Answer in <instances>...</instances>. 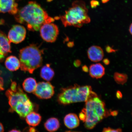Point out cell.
Listing matches in <instances>:
<instances>
[{
  "mask_svg": "<svg viewBox=\"0 0 132 132\" xmlns=\"http://www.w3.org/2000/svg\"><path fill=\"white\" fill-rule=\"evenodd\" d=\"M14 18L17 22L24 24L29 31L39 30L43 24L53 22L54 18L49 16L45 10L35 1H31L24 7L19 9Z\"/></svg>",
  "mask_w": 132,
  "mask_h": 132,
  "instance_id": "1",
  "label": "cell"
},
{
  "mask_svg": "<svg viewBox=\"0 0 132 132\" xmlns=\"http://www.w3.org/2000/svg\"><path fill=\"white\" fill-rule=\"evenodd\" d=\"M85 102L79 117L87 129H92L104 118L114 114V111L107 110L105 103L94 92Z\"/></svg>",
  "mask_w": 132,
  "mask_h": 132,
  "instance_id": "2",
  "label": "cell"
},
{
  "mask_svg": "<svg viewBox=\"0 0 132 132\" xmlns=\"http://www.w3.org/2000/svg\"><path fill=\"white\" fill-rule=\"evenodd\" d=\"M56 18L60 19L65 27L73 26L80 28L90 21L88 10L85 3L82 1H74L71 6L65 11L64 15Z\"/></svg>",
  "mask_w": 132,
  "mask_h": 132,
  "instance_id": "3",
  "label": "cell"
},
{
  "mask_svg": "<svg viewBox=\"0 0 132 132\" xmlns=\"http://www.w3.org/2000/svg\"><path fill=\"white\" fill-rule=\"evenodd\" d=\"M44 50L36 44H31L20 51L21 70L30 74L42 65Z\"/></svg>",
  "mask_w": 132,
  "mask_h": 132,
  "instance_id": "4",
  "label": "cell"
},
{
  "mask_svg": "<svg viewBox=\"0 0 132 132\" xmlns=\"http://www.w3.org/2000/svg\"><path fill=\"white\" fill-rule=\"evenodd\" d=\"M93 92L90 86H80L75 84L62 88L58 95L57 100L59 103L63 105L86 102Z\"/></svg>",
  "mask_w": 132,
  "mask_h": 132,
  "instance_id": "5",
  "label": "cell"
},
{
  "mask_svg": "<svg viewBox=\"0 0 132 132\" xmlns=\"http://www.w3.org/2000/svg\"><path fill=\"white\" fill-rule=\"evenodd\" d=\"M5 95L9 100L11 112H13L14 107L18 103L29 98L21 87L14 81L12 82L10 88L6 91Z\"/></svg>",
  "mask_w": 132,
  "mask_h": 132,
  "instance_id": "6",
  "label": "cell"
},
{
  "mask_svg": "<svg viewBox=\"0 0 132 132\" xmlns=\"http://www.w3.org/2000/svg\"><path fill=\"white\" fill-rule=\"evenodd\" d=\"M39 30L42 39L46 42L48 43L55 42L59 34L58 27L56 25L52 22L43 24Z\"/></svg>",
  "mask_w": 132,
  "mask_h": 132,
  "instance_id": "7",
  "label": "cell"
},
{
  "mask_svg": "<svg viewBox=\"0 0 132 132\" xmlns=\"http://www.w3.org/2000/svg\"><path fill=\"white\" fill-rule=\"evenodd\" d=\"M54 87L49 82H41L37 84L33 93L37 98L41 99H48L53 96Z\"/></svg>",
  "mask_w": 132,
  "mask_h": 132,
  "instance_id": "8",
  "label": "cell"
},
{
  "mask_svg": "<svg viewBox=\"0 0 132 132\" xmlns=\"http://www.w3.org/2000/svg\"><path fill=\"white\" fill-rule=\"evenodd\" d=\"M26 34V30L24 26L20 25H15L8 33V39L10 43L19 44L24 40Z\"/></svg>",
  "mask_w": 132,
  "mask_h": 132,
  "instance_id": "9",
  "label": "cell"
},
{
  "mask_svg": "<svg viewBox=\"0 0 132 132\" xmlns=\"http://www.w3.org/2000/svg\"><path fill=\"white\" fill-rule=\"evenodd\" d=\"M34 110V105L29 98L17 104L14 107L13 112H16L21 118H25Z\"/></svg>",
  "mask_w": 132,
  "mask_h": 132,
  "instance_id": "10",
  "label": "cell"
},
{
  "mask_svg": "<svg viewBox=\"0 0 132 132\" xmlns=\"http://www.w3.org/2000/svg\"><path fill=\"white\" fill-rule=\"evenodd\" d=\"M18 6L15 0H0V13H8L14 15L19 10Z\"/></svg>",
  "mask_w": 132,
  "mask_h": 132,
  "instance_id": "11",
  "label": "cell"
},
{
  "mask_svg": "<svg viewBox=\"0 0 132 132\" xmlns=\"http://www.w3.org/2000/svg\"><path fill=\"white\" fill-rule=\"evenodd\" d=\"M11 52L9 39L6 34L0 30V61L4 60L7 54Z\"/></svg>",
  "mask_w": 132,
  "mask_h": 132,
  "instance_id": "12",
  "label": "cell"
},
{
  "mask_svg": "<svg viewBox=\"0 0 132 132\" xmlns=\"http://www.w3.org/2000/svg\"><path fill=\"white\" fill-rule=\"evenodd\" d=\"M87 56L89 59L92 62H97L102 60L104 53L101 47L97 46H93L88 49Z\"/></svg>",
  "mask_w": 132,
  "mask_h": 132,
  "instance_id": "13",
  "label": "cell"
},
{
  "mask_svg": "<svg viewBox=\"0 0 132 132\" xmlns=\"http://www.w3.org/2000/svg\"><path fill=\"white\" fill-rule=\"evenodd\" d=\"M89 74L92 78L96 79L102 78L105 74L104 67L101 64H92L89 69Z\"/></svg>",
  "mask_w": 132,
  "mask_h": 132,
  "instance_id": "14",
  "label": "cell"
},
{
  "mask_svg": "<svg viewBox=\"0 0 132 132\" xmlns=\"http://www.w3.org/2000/svg\"><path fill=\"white\" fill-rule=\"evenodd\" d=\"M64 122L66 127L70 129L76 128L80 125L78 117L74 113H70L66 115L64 117Z\"/></svg>",
  "mask_w": 132,
  "mask_h": 132,
  "instance_id": "15",
  "label": "cell"
},
{
  "mask_svg": "<svg viewBox=\"0 0 132 132\" xmlns=\"http://www.w3.org/2000/svg\"><path fill=\"white\" fill-rule=\"evenodd\" d=\"M5 65L8 70L14 71L18 70L20 67V62L16 57L11 56L6 58Z\"/></svg>",
  "mask_w": 132,
  "mask_h": 132,
  "instance_id": "16",
  "label": "cell"
},
{
  "mask_svg": "<svg viewBox=\"0 0 132 132\" xmlns=\"http://www.w3.org/2000/svg\"><path fill=\"white\" fill-rule=\"evenodd\" d=\"M54 75V71L51 67L50 64H46L41 69L40 77L46 81H50L53 78Z\"/></svg>",
  "mask_w": 132,
  "mask_h": 132,
  "instance_id": "17",
  "label": "cell"
},
{
  "mask_svg": "<svg viewBox=\"0 0 132 132\" xmlns=\"http://www.w3.org/2000/svg\"><path fill=\"white\" fill-rule=\"evenodd\" d=\"M26 123L30 126L36 127L40 123L42 118L40 114L35 112H31L26 117Z\"/></svg>",
  "mask_w": 132,
  "mask_h": 132,
  "instance_id": "18",
  "label": "cell"
},
{
  "mask_svg": "<svg viewBox=\"0 0 132 132\" xmlns=\"http://www.w3.org/2000/svg\"><path fill=\"white\" fill-rule=\"evenodd\" d=\"M46 129L50 132L55 131L60 127V123L57 118H50L46 121L44 124Z\"/></svg>",
  "mask_w": 132,
  "mask_h": 132,
  "instance_id": "19",
  "label": "cell"
},
{
  "mask_svg": "<svg viewBox=\"0 0 132 132\" xmlns=\"http://www.w3.org/2000/svg\"><path fill=\"white\" fill-rule=\"evenodd\" d=\"M37 84L35 79L32 77H29L26 79L23 82V88L27 93H33L35 90Z\"/></svg>",
  "mask_w": 132,
  "mask_h": 132,
  "instance_id": "20",
  "label": "cell"
},
{
  "mask_svg": "<svg viewBox=\"0 0 132 132\" xmlns=\"http://www.w3.org/2000/svg\"><path fill=\"white\" fill-rule=\"evenodd\" d=\"M114 79L116 82L119 85H123L127 81L128 77L126 74L116 72L114 75Z\"/></svg>",
  "mask_w": 132,
  "mask_h": 132,
  "instance_id": "21",
  "label": "cell"
},
{
  "mask_svg": "<svg viewBox=\"0 0 132 132\" xmlns=\"http://www.w3.org/2000/svg\"><path fill=\"white\" fill-rule=\"evenodd\" d=\"M102 132H122V131L120 128L114 129L110 128H105L103 129Z\"/></svg>",
  "mask_w": 132,
  "mask_h": 132,
  "instance_id": "22",
  "label": "cell"
},
{
  "mask_svg": "<svg viewBox=\"0 0 132 132\" xmlns=\"http://www.w3.org/2000/svg\"><path fill=\"white\" fill-rule=\"evenodd\" d=\"M99 5V2L98 1L92 0L90 2L91 6L92 8L96 7Z\"/></svg>",
  "mask_w": 132,
  "mask_h": 132,
  "instance_id": "23",
  "label": "cell"
},
{
  "mask_svg": "<svg viewBox=\"0 0 132 132\" xmlns=\"http://www.w3.org/2000/svg\"><path fill=\"white\" fill-rule=\"evenodd\" d=\"M4 82L3 78L0 76V91L4 90Z\"/></svg>",
  "mask_w": 132,
  "mask_h": 132,
  "instance_id": "24",
  "label": "cell"
},
{
  "mask_svg": "<svg viewBox=\"0 0 132 132\" xmlns=\"http://www.w3.org/2000/svg\"><path fill=\"white\" fill-rule=\"evenodd\" d=\"M106 52L109 53H111L115 52L116 50L114 49L113 48L110 47L109 46H107L106 47Z\"/></svg>",
  "mask_w": 132,
  "mask_h": 132,
  "instance_id": "25",
  "label": "cell"
},
{
  "mask_svg": "<svg viewBox=\"0 0 132 132\" xmlns=\"http://www.w3.org/2000/svg\"><path fill=\"white\" fill-rule=\"evenodd\" d=\"M116 96L117 97V98L120 99L122 98V95L121 92H120V91H117V92Z\"/></svg>",
  "mask_w": 132,
  "mask_h": 132,
  "instance_id": "26",
  "label": "cell"
},
{
  "mask_svg": "<svg viewBox=\"0 0 132 132\" xmlns=\"http://www.w3.org/2000/svg\"><path fill=\"white\" fill-rule=\"evenodd\" d=\"M103 62L106 65H109L110 63V61L108 59H104L103 60Z\"/></svg>",
  "mask_w": 132,
  "mask_h": 132,
  "instance_id": "27",
  "label": "cell"
},
{
  "mask_svg": "<svg viewBox=\"0 0 132 132\" xmlns=\"http://www.w3.org/2000/svg\"><path fill=\"white\" fill-rule=\"evenodd\" d=\"M28 132H39L36 130L35 128L33 127H31L29 128Z\"/></svg>",
  "mask_w": 132,
  "mask_h": 132,
  "instance_id": "28",
  "label": "cell"
},
{
  "mask_svg": "<svg viewBox=\"0 0 132 132\" xmlns=\"http://www.w3.org/2000/svg\"><path fill=\"white\" fill-rule=\"evenodd\" d=\"M82 69L84 71L86 72H88L89 69L86 66H84V67H82Z\"/></svg>",
  "mask_w": 132,
  "mask_h": 132,
  "instance_id": "29",
  "label": "cell"
},
{
  "mask_svg": "<svg viewBox=\"0 0 132 132\" xmlns=\"http://www.w3.org/2000/svg\"><path fill=\"white\" fill-rule=\"evenodd\" d=\"M4 128L2 124L0 122V132H4Z\"/></svg>",
  "mask_w": 132,
  "mask_h": 132,
  "instance_id": "30",
  "label": "cell"
},
{
  "mask_svg": "<svg viewBox=\"0 0 132 132\" xmlns=\"http://www.w3.org/2000/svg\"><path fill=\"white\" fill-rule=\"evenodd\" d=\"M129 30L130 34L132 35V23L130 25Z\"/></svg>",
  "mask_w": 132,
  "mask_h": 132,
  "instance_id": "31",
  "label": "cell"
},
{
  "mask_svg": "<svg viewBox=\"0 0 132 132\" xmlns=\"http://www.w3.org/2000/svg\"><path fill=\"white\" fill-rule=\"evenodd\" d=\"M9 132H21V131L16 129H13L9 131Z\"/></svg>",
  "mask_w": 132,
  "mask_h": 132,
  "instance_id": "32",
  "label": "cell"
},
{
  "mask_svg": "<svg viewBox=\"0 0 132 132\" xmlns=\"http://www.w3.org/2000/svg\"><path fill=\"white\" fill-rule=\"evenodd\" d=\"M110 0H102V3H106L108 2Z\"/></svg>",
  "mask_w": 132,
  "mask_h": 132,
  "instance_id": "33",
  "label": "cell"
},
{
  "mask_svg": "<svg viewBox=\"0 0 132 132\" xmlns=\"http://www.w3.org/2000/svg\"><path fill=\"white\" fill-rule=\"evenodd\" d=\"M3 21H0V24H2L3 23Z\"/></svg>",
  "mask_w": 132,
  "mask_h": 132,
  "instance_id": "34",
  "label": "cell"
},
{
  "mask_svg": "<svg viewBox=\"0 0 132 132\" xmlns=\"http://www.w3.org/2000/svg\"><path fill=\"white\" fill-rule=\"evenodd\" d=\"M65 132H73V131H67Z\"/></svg>",
  "mask_w": 132,
  "mask_h": 132,
  "instance_id": "35",
  "label": "cell"
}]
</instances>
